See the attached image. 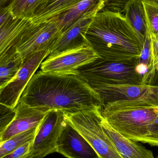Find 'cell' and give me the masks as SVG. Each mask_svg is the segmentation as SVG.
<instances>
[{
  "label": "cell",
  "instance_id": "1",
  "mask_svg": "<svg viewBox=\"0 0 158 158\" xmlns=\"http://www.w3.org/2000/svg\"><path fill=\"white\" fill-rule=\"evenodd\" d=\"M19 101L43 112L61 110L66 114L102 108L100 95L81 77L42 71L33 76Z\"/></svg>",
  "mask_w": 158,
  "mask_h": 158
},
{
  "label": "cell",
  "instance_id": "2",
  "mask_svg": "<svg viewBox=\"0 0 158 158\" xmlns=\"http://www.w3.org/2000/svg\"><path fill=\"white\" fill-rule=\"evenodd\" d=\"M86 38L100 58L112 61H139L143 47L124 15L110 12L97 14L88 29Z\"/></svg>",
  "mask_w": 158,
  "mask_h": 158
},
{
  "label": "cell",
  "instance_id": "3",
  "mask_svg": "<svg viewBox=\"0 0 158 158\" xmlns=\"http://www.w3.org/2000/svg\"><path fill=\"white\" fill-rule=\"evenodd\" d=\"M103 118L118 133L135 142L158 146L149 126L158 116L157 107H128L102 110Z\"/></svg>",
  "mask_w": 158,
  "mask_h": 158
},
{
  "label": "cell",
  "instance_id": "4",
  "mask_svg": "<svg viewBox=\"0 0 158 158\" xmlns=\"http://www.w3.org/2000/svg\"><path fill=\"white\" fill-rule=\"evenodd\" d=\"M139 61L120 62L99 58L78 69V75L92 88L105 85H142L143 76L137 70Z\"/></svg>",
  "mask_w": 158,
  "mask_h": 158
},
{
  "label": "cell",
  "instance_id": "5",
  "mask_svg": "<svg viewBox=\"0 0 158 158\" xmlns=\"http://www.w3.org/2000/svg\"><path fill=\"white\" fill-rule=\"evenodd\" d=\"M93 89L100 96L102 110L128 107H158V86L105 85Z\"/></svg>",
  "mask_w": 158,
  "mask_h": 158
},
{
  "label": "cell",
  "instance_id": "6",
  "mask_svg": "<svg viewBox=\"0 0 158 158\" xmlns=\"http://www.w3.org/2000/svg\"><path fill=\"white\" fill-rule=\"evenodd\" d=\"M66 118L67 122L85 139L100 158H123L103 130L102 109L66 114Z\"/></svg>",
  "mask_w": 158,
  "mask_h": 158
},
{
  "label": "cell",
  "instance_id": "7",
  "mask_svg": "<svg viewBox=\"0 0 158 158\" xmlns=\"http://www.w3.org/2000/svg\"><path fill=\"white\" fill-rule=\"evenodd\" d=\"M61 34L53 20L40 24L33 23L11 47L16 48L25 62L35 53L50 48Z\"/></svg>",
  "mask_w": 158,
  "mask_h": 158
},
{
  "label": "cell",
  "instance_id": "8",
  "mask_svg": "<svg viewBox=\"0 0 158 158\" xmlns=\"http://www.w3.org/2000/svg\"><path fill=\"white\" fill-rule=\"evenodd\" d=\"M61 110L48 112L39 126L29 153V158H43L57 152V143L66 122Z\"/></svg>",
  "mask_w": 158,
  "mask_h": 158
},
{
  "label": "cell",
  "instance_id": "9",
  "mask_svg": "<svg viewBox=\"0 0 158 158\" xmlns=\"http://www.w3.org/2000/svg\"><path fill=\"white\" fill-rule=\"evenodd\" d=\"M99 58L92 47H83L49 56L41 63L40 69L48 73L78 75V69Z\"/></svg>",
  "mask_w": 158,
  "mask_h": 158
},
{
  "label": "cell",
  "instance_id": "10",
  "mask_svg": "<svg viewBox=\"0 0 158 158\" xmlns=\"http://www.w3.org/2000/svg\"><path fill=\"white\" fill-rule=\"evenodd\" d=\"M50 55V49L39 52L24 62L14 78L0 89V104L15 108L29 81L43 61Z\"/></svg>",
  "mask_w": 158,
  "mask_h": 158
},
{
  "label": "cell",
  "instance_id": "11",
  "mask_svg": "<svg viewBox=\"0 0 158 158\" xmlns=\"http://www.w3.org/2000/svg\"><path fill=\"white\" fill-rule=\"evenodd\" d=\"M57 152L67 158H100L85 139L66 119L58 139Z\"/></svg>",
  "mask_w": 158,
  "mask_h": 158
},
{
  "label": "cell",
  "instance_id": "12",
  "mask_svg": "<svg viewBox=\"0 0 158 158\" xmlns=\"http://www.w3.org/2000/svg\"><path fill=\"white\" fill-rule=\"evenodd\" d=\"M94 17H85L63 32L52 45L49 56L83 47H91L87 39L86 34Z\"/></svg>",
  "mask_w": 158,
  "mask_h": 158
},
{
  "label": "cell",
  "instance_id": "13",
  "mask_svg": "<svg viewBox=\"0 0 158 158\" xmlns=\"http://www.w3.org/2000/svg\"><path fill=\"white\" fill-rule=\"evenodd\" d=\"M17 114L13 122L0 135V143L13 137L39 126L47 113L19 101L16 107Z\"/></svg>",
  "mask_w": 158,
  "mask_h": 158
},
{
  "label": "cell",
  "instance_id": "14",
  "mask_svg": "<svg viewBox=\"0 0 158 158\" xmlns=\"http://www.w3.org/2000/svg\"><path fill=\"white\" fill-rule=\"evenodd\" d=\"M105 1V0L79 1L69 10L52 20L62 33L85 17H95L103 9Z\"/></svg>",
  "mask_w": 158,
  "mask_h": 158
},
{
  "label": "cell",
  "instance_id": "15",
  "mask_svg": "<svg viewBox=\"0 0 158 158\" xmlns=\"http://www.w3.org/2000/svg\"><path fill=\"white\" fill-rule=\"evenodd\" d=\"M102 125L104 132L123 158H154L151 151L118 133L103 117Z\"/></svg>",
  "mask_w": 158,
  "mask_h": 158
},
{
  "label": "cell",
  "instance_id": "16",
  "mask_svg": "<svg viewBox=\"0 0 158 158\" xmlns=\"http://www.w3.org/2000/svg\"><path fill=\"white\" fill-rule=\"evenodd\" d=\"M24 62L15 47H11L0 54V89L15 77Z\"/></svg>",
  "mask_w": 158,
  "mask_h": 158
},
{
  "label": "cell",
  "instance_id": "17",
  "mask_svg": "<svg viewBox=\"0 0 158 158\" xmlns=\"http://www.w3.org/2000/svg\"><path fill=\"white\" fill-rule=\"evenodd\" d=\"M32 24L31 20L12 17L4 23L0 24V54L10 47Z\"/></svg>",
  "mask_w": 158,
  "mask_h": 158
},
{
  "label": "cell",
  "instance_id": "18",
  "mask_svg": "<svg viewBox=\"0 0 158 158\" xmlns=\"http://www.w3.org/2000/svg\"><path fill=\"white\" fill-rule=\"evenodd\" d=\"M79 1V0H44L32 18V23L40 24L47 23L58 17Z\"/></svg>",
  "mask_w": 158,
  "mask_h": 158
},
{
  "label": "cell",
  "instance_id": "19",
  "mask_svg": "<svg viewBox=\"0 0 158 158\" xmlns=\"http://www.w3.org/2000/svg\"><path fill=\"white\" fill-rule=\"evenodd\" d=\"M124 15L138 35L143 45L148 28L142 0H128Z\"/></svg>",
  "mask_w": 158,
  "mask_h": 158
},
{
  "label": "cell",
  "instance_id": "20",
  "mask_svg": "<svg viewBox=\"0 0 158 158\" xmlns=\"http://www.w3.org/2000/svg\"><path fill=\"white\" fill-rule=\"evenodd\" d=\"M44 1V0L10 1L9 9L14 18L31 21Z\"/></svg>",
  "mask_w": 158,
  "mask_h": 158
},
{
  "label": "cell",
  "instance_id": "21",
  "mask_svg": "<svg viewBox=\"0 0 158 158\" xmlns=\"http://www.w3.org/2000/svg\"><path fill=\"white\" fill-rule=\"evenodd\" d=\"M39 126L18 134L0 143V158L10 153L25 143L34 140L38 130Z\"/></svg>",
  "mask_w": 158,
  "mask_h": 158
},
{
  "label": "cell",
  "instance_id": "22",
  "mask_svg": "<svg viewBox=\"0 0 158 158\" xmlns=\"http://www.w3.org/2000/svg\"><path fill=\"white\" fill-rule=\"evenodd\" d=\"M150 35L158 34V0H142Z\"/></svg>",
  "mask_w": 158,
  "mask_h": 158
},
{
  "label": "cell",
  "instance_id": "23",
  "mask_svg": "<svg viewBox=\"0 0 158 158\" xmlns=\"http://www.w3.org/2000/svg\"><path fill=\"white\" fill-rule=\"evenodd\" d=\"M150 40L151 69L143 77L142 81V85H152L155 70L158 64V34L150 36Z\"/></svg>",
  "mask_w": 158,
  "mask_h": 158
},
{
  "label": "cell",
  "instance_id": "24",
  "mask_svg": "<svg viewBox=\"0 0 158 158\" xmlns=\"http://www.w3.org/2000/svg\"><path fill=\"white\" fill-rule=\"evenodd\" d=\"M17 114L15 108L0 104V135H1L12 123Z\"/></svg>",
  "mask_w": 158,
  "mask_h": 158
},
{
  "label": "cell",
  "instance_id": "25",
  "mask_svg": "<svg viewBox=\"0 0 158 158\" xmlns=\"http://www.w3.org/2000/svg\"><path fill=\"white\" fill-rule=\"evenodd\" d=\"M138 64L146 67L148 69V73H149L151 69L150 36L148 31L145 35L143 48L141 51V54L139 60Z\"/></svg>",
  "mask_w": 158,
  "mask_h": 158
},
{
  "label": "cell",
  "instance_id": "26",
  "mask_svg": "<svg viewBox=\"0 0 158 158\" xmlns=\"http://www.w3.org/2000/svg\"><path fill=\"white\" fill-rule=\"evenodd\" d=\"M128 1L120 0H105L102 11L120 13L124 15L125 8Z\"/></svg>",
  "mask_w": 158,
  "mask_h": 158
},
{
  "label": "cell",
  "instance_id": "27",
  "mask_svg": "<svg viewBox=\"0 0 158 158\" xmlns=\"http://www.w3.org/2000/svg\"><path fill=\"white\" fill-rule=\"evenodd\" d=\"M33 140L25 143L10 153L0 158H29V153Z\"/></svg>",
  "mask_w": 158,
  "mask_h": 158
},
{
  "label": "cell",
  "instance_id": "28",
  "mask_svg": "<svg viewBox=\"0 0 158 158\" xmlns=\"http://www.w3.org/2000/svg\"><path fill=\"white\" fill-rule=\"evenodd\" d=\"M149 127L152 134L154 136L158 138V116H157L155 121L149 126Z\"/></svg>",
  "mask_w": 158,
  "mask_h": 158
},
{
  "label": "cell",
  "instance_id": "29",
  "mask_svg": "<svg viewBox=\"0 0 158 158\" xmlns=\"http://www.w3.org/2000/svg\"><path fill=\"white\" fill-rule=\"evenodd\" d=\"M152 86H158V64L155 70L154 78L152 81Z\"/></svg>",
  "mask_w": 158,
  "mask_h": 158
},
{
  "label": "cell",
  "instance_id": "30",
  "mask_svg": "<svg viewBox=\"0 0 158 158\" xmlns=\"http://www.w3.org/2000/svg\"></svg>",
  "mask_w": 158,
  "mask_h": 158
}]
</instances>
